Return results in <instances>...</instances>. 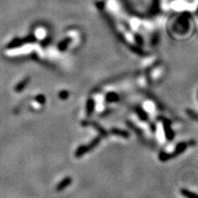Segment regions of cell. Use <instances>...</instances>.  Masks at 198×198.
<instances>
[{
	"label": "cell",
	"mask_w": 198,
	"mask_h": 198,
	"mask_svg": "<svg viewBox=\"0 0 198 198\" xmlns=\"http://www.w3.org/2000/svg\"><path fill=\"white\" fill-rule=\"evenodd\" d=\"M162 121L163 124V129H164V134L167 140H173L174 137V130L172 129L171 121L167 118H162Z\"/></svg>",
	"instance_id": "6da1fadb"
},
{
	"label": "cell",
	"mask_w": 198,
	"mask_h": 198,
	"mask_svg": "<svg viewBox=\"0 0 198 198\" xmlns=\"http://www.w3.org/2000/svg\"><path fill=\"white\" fill-rule=\"evenodd\" d=\"M191 144H195V141L192 140L188 143H186V142H181L179 144H177L176 148L174 149V151L172 153V155H173V158L176 157L177 155H181L182 152H184L185 150L187 149V148L188 146H190Z\"/></svg>",
	"instance_id": "7a4b0ae2"
},
{
	"label": "cell",
	"mask_w": 198,
	"mask_h": 198,
	"mask_svg": "<svg viewBox=\"0 0 198 198\" xmlns=\"http://www.w3.org/2000/svg\"><path fill=\"white\" fill-rule=\"evenodd\" d=\"M71 182H72V178H71L70 177H66L63 179L61 182L58 183L57 187H56V190L58 192L64 190V189H65L66 187H68L71 184Z\"/></svg>",
	"instance_id": "3957f363"
},
{
	"label": "cell",
	"mask_w": 198,
	"mask_h": 198,
	"mask_svg": "<svg viewBox=\"0 0 198 198\" xmlns=\"http://www.w3.org/2000/svg\"><path fill=\"white\" fill-rule=\"evenodd\" d=\"M88 151H90L89 146H88V145H81V146H79L78 149H77L76 152H75V156L77 158H79L83 156L85 154H87Z\"/></svg>",
	"instance_id": "277c9868"
},
{
	"label": "cell",
	"mask_w": 198,
	"mask_h": 198,
	"mask_svg": "<svg viewBox=\"0 0 198 198\" xmlns=\"http://www.w3.org/2000/svg\"><path fill=\"white\" fill-rule=\"evenodd\" d=\"M111 133H112L113 135H116V136H121V137H124V138H128V137L130 136V134L128 133L126 130H121V129H117V128H113V129H111Z\"/></svg>",
	"instance_id": "5b68a950"
},
{
	"label": "cell",
	"mask_w": 198,
	"mask_h": 198,
	"mask_svg": "<svg viewBox=\"0 0 198 198\" xmlns=\"http://www.w3.org/2000/svg\"><path fill=\"white\" fill-rule=\"evenodd\" d=\"M94 107H95V103L92 100V98H88L87 101V115L88 116H91L92 112L94 111Z\"/></svg>",
	"instance_id": "8992f818"
},
{
	"label": "cell",
	"mask_w": 198,
	"mask_h": 198,
	"mask_svg": "<svg viewBox=\"0 0 198 198\" xmlns=\"http://www.w3.org/2000/svg\"><path fill=\"white\" fill-rule=\"evenodd\" d=\"M106 101L109 103H115V102H118L119 101V96L114 92H108L106 96Z\"/></svg>",
	"instance_id": "52a82bcc"
},
{
	"label": "cell",
	"mask_w": 198,
	"mask_h": 198,
	"mask_svg": "<svg viewBox=\"0 0 198 198\" xmlns=\"http://www.w3.org/2000/svg\"><path fill=\"white\" fill-rule=\"evenodd\" d=\"M181 193L183 196L187 198H198V194L195 192H192L191 191L187 190V189H182Z\"/></svg>",
	"instance_id": "ba28073f"
},
{
	"label": "cell",
	"mask_w": 198,
	"mask_h": 198,
	"mask_svg": "<svg viewBox=\"0 0 198 198\" xmlns=\"http://www.w3.org/2000/svg\"><path fill=\"white\" fill-rule=\"evenodd\" d=\"M159 158L160 161H162V162H166V161H168V160L171 159L172 158H173V155L171 154H169V153H166V152H161L159 155Z\"/></svg>",
	"instance_id": "9c48e42d"
},
{
	"label": "cell",
	"mask_w": 198,
	"mask_h": 198,
	"mask_svg": "<svg viewBox=\"0 0 198 198\" xmlns=\"http://www.w3.org/2000/svg\"><path fill=\"white\" fill-rule=\"evenodd\" d=\"M136 111L139 117L140 118V120H142V121H147L148 120V116H147L146 112L143 109H141L140 107H137L136 109Z\"/></svg>",
	"instance_id": "30bf717a"
},
{
	"label": "cell",
	"mask_w": 198,
	"mask_h": 198,
	"mask_svg": "<svg viewBox=\"0 0 198 198\" xmlns=\"http://www.w3.org/2000/svg\"><path fill=\"white\" fill-rule=\"evenodd\" d=\"M92 124V125L93 126V127L95 128L96 130H98V131H99V133L101 134V136H107V132H106V130H104L102 126H100L99 125H98L97 123H94V122H92V123H91Z\"/></svg>",
	"instance_id": "8fae6325"
},
{
	"label": "cell",
	"mask_w": 198,
	"mask_h": 198,
	"mask_svg": "<svg viewBox=\"0 0 198 198\" xmlns=\"http://www.w3.org/2000/svg\"><path fill=\"white\" fill-rule=\"evenodd\" d=\"M100 141H101L100 137H96V138L94 139V140H92L89 144H88L90 150H91V149H94V148H95V147L97 146V145H98V144L100 143Z\"/></svg>",
	"instance_id": "7c38bea8"
},
{
	"label": "cell",
	"mask_w": 198,
	"mask_h": 198,
	"mask_svg": "<svg viewBox=\"0 0 198 198\" xmlns=\"http://www.w3.org/2000/svg\"><path fill=\"white\" fill-rule=\"evenodd\" d=\"M187 115L192 118V119L195 120V121H198V115L196 113L195 111H192V110H190V109H187Z\"/></svg>",
	"instance_id": "4fadbf2b"
},
{
	"label": "cell",
	"mask_w": 198,
	"mask_h": 198,
	"mask_svg": "<svg viewBox=\"0 0 198 198\" xmlns=\"http://www.w3.org/2000/svg\"><path fill=\"white\" fill-rule=\"evenodd\" d=\"M27 83H28V79H26L25 80H23L22 82H21L17 86L16 88V90L17 91H22L23 88H24L25 87H26V85L27 84Z\"/></svg>",
	"instance_id": "5bb4252c"
},
{
	"label": "cell",
	"mask_w": 198,
	"mask_h": 198,
	"mask_svg": "<svg viewBox=\"0 0 198 198\" xmlns=\"http://www.w3.org/2000/svg\"><path fill=\"white\" fill-rule=\"evenodd\" d=\"M69 92L68 91H66V90H63L61 92L59 93V97H60L62 100H65V99H67L69 98Z\"/></svg>",
	"instance_id": "9a60e30c"
},
{
	"label": "cell",
	"mask_w": 198,
	"mask_h": 198,
	"mask_svg": "<svg viewBox=\"0 0 198 198\" xmlns=\"http://www.w3.org/2000/svg\"><path fill=\"white\" fill-rule=\"evenodd\" d=\"M35 100L37 101L39 103H41V104H44L45 102H46V98L44 97V95H38L35 97Z\"/></svg>",
	"instance_id": "2e32d148"
},
{
	"label": "cell",
	"mask_w": 198,
	"mask_h": 198,
	"mask_svg": "<svg viewBox=\"0 0 198 198\" xmlns=\"http://www.w3.org/2000/svg\"><path fill=\"white\" fill-rule=\"evenodd\" d=\"M197 98H198V91H197Z\"/></svg>",
	"instance_id": "e0dca14e"
}]
</instances>
